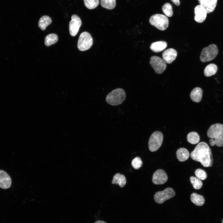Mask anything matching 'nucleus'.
Here are the masks:
<instances>
[{
	"label": "nucleus",
	"mask_w": 223,
	"mask_h": 223,
	"mask_svg": "<svg viewBox=\"0 0 223 223\" xmlns=\"http://www.w3.org/2000/svg\"><path fill=\"white\" fill-rule=\"evenodd\" d=\"M195 173L197 178L201 180H204L207 177V174L203 170L198 168L195 171Z\"/></svg>",
	"instance_id": "nucleus-29"
},
{
	"label": "nucleus",
	"mask_w": 223,
	"mask_h": 223,
	"mask_svg": "<svg viewBox=\"0 0 223 223\" xmlns=\"http://www.w3.org/2000/svg\"><path fill=\"white\" fill-rule=\"evenodd\" d=\"M217 69V67L216 65L211 63L206 67L204 70V73L205 76L210 77L216 74Z\"/></svg>",
	"instance_id": "nucleus-21"
},
{
	"label": "nucleus",
	"mask_w": 223,
	"mask_h": 223,
	"mask_svg": "<svg viewBox=\"0 0 223 223\" xmlns=\"http://www.w3.org/2000/svg\"><path fill=\"white\" fill-rule=\"evenodd\" d=\"M162 9L164 13L167 16L170 17L173 15L172 6L170 3H165L162 6Z\"/></svg>",
	"instance_id": "nucleus-28"
},
{
	"label": "nucleus",
	"mask_w": 223,
	"mask_h": 223,
	"mask_svg": "<svg viewBox=\"0 0 223 223\" xmlns=\"http://www.w3.org/2000/svg\"><path fill=\"white\" fill-rule=\"evenodd\" d=\"M126 94L121 88L115 89L109 93L107 96L106 100L110 105L116 106L122 103L125 100Z\"/></svg>",
	"instance_id": "nucleus-3"
},
{
	"label": "nucleus",
	"mask_w": 223,
	"mask_h": 223,
	"mask_svg": "<svg viewBox=\"0 0 223 223\" xmlns=\"http://www.w3.org/2000/svg\"><path fill=\"white\" fill-rule=\"evenodd\" d=\"M177 55V52L175 49L169 48L164 51L162 56L165 62L171 63L175 59Z\"/></svg>",
	"instance_id": "nucleus-13"
},
{
	"label": "nucleus",
	"mask_w": 223,
	"mask_h": 223,
	"mask_svg": "<svg viewBox=\"0 0 223 223\" xmlns=\"http://www.w3.org/2000/svg\"><path fill=\"white\" fill-rule=\"evenodd\" d=\"M57 35L54 33H51L47 35L45 39V44L47 46H49L55 43L58 41Z\"/></svg>",
	"instance_id": "nucleus-23"
},
{
	"label": "nucleus",
	"mask_w": 223,
	"mask_h": 223,
	"mask_svg": "<svg viewBox=\"0 0 223 223\" xmlns=\"http://www.w3.org/2000/svg\"><path fill=\"white\" fill-rule=\"evenodd\" d=\"M81 24V20L78 15L75 14L72 15L69 23V32L72 36L74 37L77 34Z\"/></svg>",
	"instance_id": "nucleus-10"
},
{
	"label": "nucleus",
	"mask_w": 223,
	"mask_h": 223,
	"mask_svg": "<svg viewBox=\"0 0 223 223\" xmlns=\"http://www.w3.org/2000/svg\"><path fill=\"white\" fill-rule=\"evenodd\" d=\"M52 22L51 18L48 16L44 15L42 16L38 21V25L42 30H44L46 27Z\"/></svg>",
	"instance_id": "nucleus-22"
},
{
	"label": "nucleus",
	"mask_w": 223,
	"mask_h": 223,
	"mask_svg": "<svg viewBox=\"0 0 223 223\" xmlns=\"http://www.w3.org/2000/svg\"><path fill=\"white\" fill-rule=\"evenodd\" d=\"M94 223H106L105 222L102 221H96Z\"/></svg>",
	"instance_id": "nucleus-32"
},
{
	"label": "nucleus",
	"mask_w": 223,
	"mask_h": 223,
	"mask_svg": "<svg viewBox=\"0 0 223 223\" xmlns=\"http://www.w3.org/2000/svg\"><path fill=\"white\" fill-rule=\"evenodd\" d=\"M190 156L193 160L200 162L204 167H211L212 165V152L209 147L205 142L199 143L191 153Z\"/></svg>",
	"instance_id": "nucleus-1"
},
{
	"label": "nucleus",
	"mask_w": 223,
	"mask_h": 223,
	"mask_svg": "<svg viewBox=\"0 0 223 223\" xmlns=\"http://www.w3.org/2000/svg\"><path fill=\"white\" fill-rule=\"evenodd\" d=\"M93 43L92 38L89 33L82 32L80 35L78 41L77 47L80 50L84 51L90 49Z\"/></svg>",
	"instance_id": "nucleus-7"
},
{
	"label": "nucleus",
	"mask_w": 223,
	"mask_h": 223,
	"mask_svg": "<svg viewBox=\"0 0 223 223\" xmlns=\"http://www.w3.org/2000/svg\"><path fill=\"white\" fill-rule=\"evenodd\" d=\"M190 200L194 204L198 206H202L205 203L203 197L195 193L191 195Z\"/></svg>",
	"instance_id": "nucleus-20"
},
{
	"label": "nucleus",
	"mask_w": 223,
	"mask_h": 223,
	"mask_svg": "<svg viewBox=\"0 0 223 223\" xmlns=\"http://www.w3.org/2000/svg\"><path fill=\"white\" fill-rule=\"evenodd\" d=\"M149 21L151 25L162 31L166 30L168 26V19L165 15L161 14L152 15L150 17Z\"/></svg>",
	"instance_id": "nucleus-4"
},
{
	"label": "nucleus",
	"mask_w": 223,
	"mask_h": 223,
	"mask_svg": "<svg viewBox=\"0 0 223 223\" xmlns=\"http://www.w3.org/2000/svg\"><path fill=\"white\" fill-rule=\"evenodd\" d=\"M175 192L173 189L168 187L162 191H158L154 195V199L158 203L162 204L165 201L173 197Z\"/></svg>",
	"instance_id": "nucleus-8"
},
{
	"label": "nucleus",
	"mask_w": 223,
	"mask_h": 223,
	"mask_svg": "<svg viewBox=\"0 0 223 223\" xmlns=\"http://www.w3.org/2000/svg\"><path fill=\"white\" fill-rule=\"evenodd\" d=\"M171 1L176 6L180 5V2L179 0H171Z\"/></svg>",
	"instance_id": "nucleus-31"
},
{
	"label": "nucleus",
	"mask_w": 223,
	"mask_h": 223,
	"mask_svg": "<svg viewBox=\"0 0 223 223\" xmlns=\"http://www.w3.org/2000/svg\"><path fill=\"white\" fill-rule=\"evenodd\" d=\"M85 6L89 9L95 8L98 5L99 0H84Z\"/></svg>",
	"instance_id": "nucleus-27"
},
{
	"label": "nucleus",
	"mask_w": 223,
	"mask_h": 223,
	"mask_svg": "<svg viewBox=\"0 0 223 223\" xmlns=\"http://www.w3.org/2000/svg\"><path fill=\"white\" fill-rule=\"evenodd\" d=\"M195 20L199 23L203 22L206 19L207 11L205 8L199 5L196 6L194 9Z\"/></svg>",
	"instance_id": "nucleus-12"
},
{
	"label": "nucleus",
	"mask_w": 223,
	"mask_h": 223,
	"mask_svg": "<svg viewBox=\"0 0 223 223\" xmlns=\"http://www.w3.org/2000/svg\"><path fill=\"white\" fill-rule=\"evenodd\" d=\"M167 42L164 41H159L152 43L150 46L151 49L155 52L164 50L167 46Z\"/></svg>",
	"instance_id": "nucleus-16"
},
{
	"label": "nucleus",
	"mask_w": 223,
	"mask_h": 223,
	"mask_svg": "<svg viewBox=\"0 0 223 223\" xmlns=\"http://www.w3.org/2000/svg\"><path fill=\"white\" fill-rule=\"evenodd\" d=\"M131 165L134 169H138L142 166V162L140 157H137L132 160Z\"/></svg>",
	"instance_id": "nucleus-30"
},
{
	"label": "nucleus",
	"mask_w": 223,
	"mask_h": 223,
	"mask_svg": "<svg viewBox=\"0 0 223 223\" xmlns=\"http://www.w3.org/2000/svg\"><path fill=\"white\" fill-rule=\"evenodd\" d=\"M11 181L9 176L3 171L0 170V188L3 189L9 188Z\"/></svg>",
	"instance_id": "nucleus-14"
},
{
	"label": "nucleus",
	"mask_w": 223,
	"mask_h": 223,
	"mask_svg": "<svg viewBox=\"0 0 223 223\" xmlns=\"http://www.w3.org/2000/svg\"><path fill=\"white\" fill-rule=\"evenodd\" d=\"M101 5L104 8L111 10L114 9L116 5V0H101Z\"/></svg>",
	"instance_id": "nucleus-25"
},
{
	"label": "nucleus",
	"mask_w": 223,
	"mask_h": 223,
	"mask_svg": "<svg viewBox=\"0 0 223 223\" xmlns=\"http://www.w3.org/2000/svg\"><path fill=\"white\" fill-rule=\"evenodd\" d=\"M168 177L166 172L163 170L159 169L153 174L152 181L156 185H161L165 183L167 181Z\"/></svg>",
	"instance_id": "nucleus-11"
},
{
	"label": "nucleus",
	"mask_w": 223,
	"mask_h": 223,
	"mask_svg": "<svg viewBox=\"0 0 223 223\" xmlns=\"http://www.w3.org/2000/svg\"><path fill=\"white\" fill-rule=\"evenodd\" d=\"M218 52V49L216 45H210L202 50L200 55V60L203 62L212 60L216 57Z\"/></svg>",
	"instance_id": "nucleus-5"
},
{
	"label": "nucleus",
	"mask_w": 223,
	"mask_h": 223,
	"mask_svg": "<svg viewBox=\"0 0 223 223\" xmlns=\"http://www.w3.org/2000/svg\"><path fill=\"white\" fill-rule=\"evenodd\" d=\"M202 94V89L200 87H195L192 90L190 94V97L193 102L199 103L201 100Z\"/></svg>",
	"instance_id": "nucleus-17"
},
{
	"label": "nucleus",
	"mask_w": 223,
	"mask_h": 223,
	"mask_svg": "<svg viewBox=\"0 0 223 223\" xmlns=\"http://www.w3.org/2000/svg\"><path fill=\"white\" fill-rule=\"evenodd\" d=\"M163 140L162 133L160 131L154 132L151 136L148 142L150 151L154 152L157 150L161 146Z\"/></svg>",
	"instance_id": "nucleus-6"
},
{
	"label": "nucleus",
	"mask_w": 223,
	"mask_h": 223,
	"mask_svg": "<svg viewBox=\"0 0 223 223\" xmlns=\"http://www.w3.org/2000/svg\"><path fill=\"white\" fill-rule=\"evenodd\" d=\"M176 155L177 159L179 161L183 162L188 159L190 154L186 149L181 148L177 150Z\"/></svg>",
	"instance_id": "nucleus-19"
},
{
	"label": "nucleus",
	"mask_w": 223,
	"mask_h": 223,
	"mask_svg": "<svg viewBox=\"0 0 223 223\" xmlns=\"http://www.w3.org/2000/svg\"><path fill=\"white\" fill-rule=\"evenodd\" d=\"M126 180L125 177L120 173L115 174L112 181V184H118L121 187H123L126 184Z\"/></svg>",
	"instance_id": "nucleus-18"
},
{
	"label": "nucleus",
	"mask_w": 223,
	"mask_h": 223,
	"mask_svg": "<svg viewBox=\"0 0 223 223\" xmlns=\"http://www.w3.org/2000/svg\"><path fill=\"white\" fill-rule=\"evenodd\" d=\"M207 135L210 138L209 142L211 146H223V125L216 123L212 125L208 130Z\"/></svg>",
	"instance_id": "nucleus-2"
},
{
	"label": "nucleus",
	"mask_w": 223,
	"mask_h": 223,
	"mask_svg": "<svg viewBox=\"0 0 223 223\" xmlns=\"http://www.w3.org/2000/svg\"><path fill=\"white\" fill-rule=\"evenodd\" d=\"M150 63L156 73H162L165 70L166 64L164 61L161 58L156 56L151 57Z\"/></svg>",
	"instance_id": "nucleus-9"
},
{
	"label": "nucleus",
	"mask_w": 223,
	"mask_h": 223,
	"mask_svg": "<svg viewBox=\"0 0 223 223\" xmlns=\"http://www.w3.org/2000/svg\"><path fill=\"white\" fill-rule=\"evenodd\" d=\"M222 223H223V219H222Z\"/></svg>",
	"instance_id": "nucleus-33"
},
{
	"label": "nucleus",
	"mask_w": 223,
	"mask_h": 223,
	"mask_svg": "<svg viewBox=\"0 0 223 223\" xmlns=\"http://www.w3.org/2000/svg\"><path fill=\"white\" fill-rule=\"evenodd\" d=\"M187 139L188 142L193 144L197 143L200 140L199 134L195 132H192L189 133L187 135Z\"/></svg>",
	"instance_id": "nucleus-24"
},
{
	"label": "nucleus",
	"mask_w": 223,
	"mask_h": 223,
	"mask_svg": "<svg viewBox=\"0 0 223 223\" xmlns=\"http://www.w3.org/2000/svg\"><path fill=\"white\" fill-rule=\"evenodd\" d=\"M200 4L206 10L207 13H210L215 10L217 0H198Z\"/></svg>",
	"instance_id": "nucleus-15"
},
{
	"label": "nucleus",
	"mask_w": 223,
	"mask_h": 223,
	"mask_svg": "<svg viewBox=\"0 0 223 223\" xmlns=\"http://www.w3.org/2000/svg\"><path fill=\"white\" fill-rule=\"evenodd\" d=\"M190 182L193 188L196 190L200 189L203 186L202 182L199 179L194 176L190 177Z\"/></svg>",
	"instance_id": "nucleus-26"
}]
</instances>
